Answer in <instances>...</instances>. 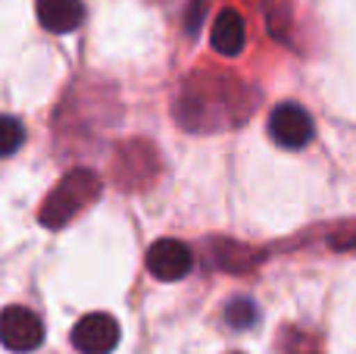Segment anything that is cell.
I'll use <instances>...</instances> for the list:
<instances>
[{
    "label": "cell",
    "instance_id": "2",
    "mask_svg": "<svg viewBox=\"0 0 356 354\" xmlns=\"http://www.w3.org/2000/svg\"><path fill=\"white\" fill-rule=\"evenodd\" d=\"M97 198H100V176L91 173V169H72L50 188V194L44 198L41 210H38V220L47 229H63Z\"/></svg>",
    "mask_w": 356,
    "mask_h": 354
},
{
    "label": "cell",
    "instance_id": "11",
    "mask_svg": "<svg viewBox=\"0 0 356 354\" xmlns=\"http://www.w3.org/2000/svg\"><path fill=\"white\" fill-rule=\"evenodd\" d=\"M266 13V25H269L272 38L284 41L291 31V0H259Z\"/></svg>",
    "mask_w": 356,
    "mask_h": 354
},
{
    "label": "cell",
    "instance_id": "4",
    "mask_svg": "<svg viewBox=\"0 0 356 354\" xmlns=\"http://www.w3.org/2000/svg\"><path fill=\"white\" fill-rule=\"evenodd\" d=\"M313 116L303 110L300 104H278L269 116V135L278 148L284 151H300L313 141Z\"/></svg>",
    "mask_w": 356,
    "mask_h": 354
},
{
    "label": "cell",
    "instance_id": "10",
    "mask_svg": "<svg viewBox=\"0 0 356 354\" xmlns=\"http://www.w3.org/2000/svg\"><path fill=\"white\" fill-rule=\"evenodd\" d=\"M259 261L257 251L244 248V245H232V242H213V263L222 270H232V273H241V270H250L253 263Z\"/></svg>",
    "mask_w": 356,
    "mask_h": 354
},
{
    "label": "cell",
    "instance_id": "5",
    "mask_svg": "<svg viewBox=\"0 0 356 354\" xmlns=\"http://www.w3.org/2000/svg\"><path fill=\"white\" fill-rule=\"evenodd\" d=\"M194 267V251L178 238H160L147 251V270L160 282H178Z\"/></svg>",
    "mask_w": 356,
    "mask_h": 354
},
{
    "label": "cell",
    "instance_id": "12",
    "mask_svg": "<svg viewBox=\"0 0 356 354\" xmlns=\"http://www.w3.org/2000/svg\"><path fill=\"white\" fill-rule=\"evenodd\" d=\"M257 320H259V311H257V305H253L250 298H232V301H228L225 323L232 326V330L244 332V330H250Z\"/></svg>",
    "mask_w": 356,
    "mask_h": 354
},
{
    "label": "cell",
    "instance_id": "15",
    "mask_svg": "<svg viewBox=\"0 0 356 354\" xmlns=\"http://www.w3.org/2000/svg\"><path fill=\"white\" fill-rule=\"evenodd\" d=\"M203 10H207V0H194L191 3V13H188V31L191 35H197V29H200V19H203Z\"/></svg>",
    "mask_w": 356,
    "mask_h": 354
},
{
    "label": "cell",
    "instance_id": "1",
    "mask_svg": "<svg viewBox=\"0 0 356 354\" xmlns=\"http://www.w3.org/2000/svg\"><path fill=\"white\" fill-rule=\"evenodd\" d=\"M253 91L228 72H194L178 91L172 113L188 132H219L250 116Z\"/></svg>",
    "mask_w": 356,
    "mask_h": 354
},
{
    "label": "cell",
    "instance_id": "3",
    "mask_svg": "<svg viewBox=\"0 0 356 354\" xmlns=\"http://www.w3.org/2000/svg\"><path fill=\"white\" fill-rule=\"evenodd\" d=\"M44 342V323L35 311L13 305L0 314V345L13 354H29Z\"/></svg>",
    "mask_w": 356,
    "mask_h": 354
},
{
    "label": "cell",
    "instance_id": "14",
    "mask_svg": "<svg viewBox=\"0 0 356 354\" xmlns=\"http://www.w3.org/2000/svg\"><path fill=\"white\" fill-rule=\"evenodd\" d=\"M328 245L334 251H356V223H344L328 236Z\"/></svg>",
    "mask_w": 356,
    "mask_h": 354
},
{
    "label": "cell",
    "instance_id": "13",
    "mask_svg": "<svg viewBox=\"0 0 356 354\" xmlns=\"http://www.w3.org/2000/svg\"><path fill=\"white\" fill-rule=\"evenodd\" d=\"M25 141V129L16 116L0 113V157H13Z\"/></svg>",
    "mask_w": 356,
    "mask_h": 354
},
{
    "label": "cell",
    "instance_id": "7",
    "mask_svg": "<svg viewBox=\"0 0 356 354\" xmlns=\"http://www.w3.org/2000/svg\"><path fill=\"white\" fill-rule=\"evenodd\" d=\"M156 173V157L154 148L144 141H131L119 151V160H116V179L122 185H144L147 179H154Z\"/></svg>",
    "mask_w": 356,
    "mask_h": 354
},
{
    "label": "cell",
    "instance_id": "16",
    "mask_svg": "<svg viewBox=\"0 0 356 354\" xmlns=\"http://www.w3.org/2000/svg\"><path fill=\"white\" fill-rule=\"evenodd\" d=\"M234 354H238V351H234Z\"/></svg>",
    "mask_w": 356,
    "mask_h": 354
},
{
    "label": "cell",
    "instance_id": "9",
    "mask_svg": "<svg viewBox=\"0 0 356 354\" xmlns=\"http://www.w3.org/2000/svg\"><path fill=\"white\" fill-rule=\"evenodd\" d=\"M209 41H213V50L222 56H238L247 44V25L244 16L238 10H222L213 22V31H209Z\"/></svg>",
    "mask_w": 356,
    "mask_h": 354
},
{
    "label": "cell",
    "instance_id": "8",
    "mask_svg": "<svg viewBox=\"0 0 356 354\" xmlns=\"http://www.w3.org/2000/svg\"><path fill=\"white\" fill-rule=\"evenodd\" d=\"M38 22L54 35H69L85 22V3L81 0H38Z\"/></svg>",
    "mask_w": 356,
    "mask_h": 354
},
{
    "label": "cell",
    "instance_id": "6",
    "mask_svg": "<svg viewBox=\"0 0 356 354\" xmlns=\"http://www.w3.org/2000/svg\"><path fill=\"white\" fill-rule=\"evenodd\" d=\"M72 345L79 354H113L119 345V323L110 314H88L75 323Z\"/></svg>",
    "mask_w": 356,
    "mask_h": 354
}]
</instances>
